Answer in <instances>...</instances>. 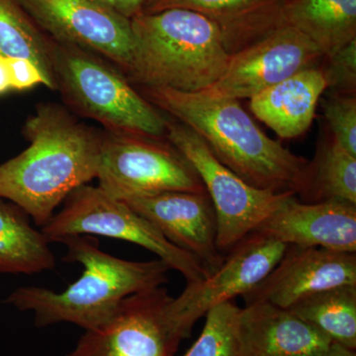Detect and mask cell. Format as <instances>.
<instances>
[{"instance_id": "obj_1", "label": "cell", "mask_w": 356, "mask_h": 356, "mask_svg": "<svg viewBox=\"0 0 356 356\" xmlns=\"http://www.w3.org/2000/svg\"><path fill=\"white\" fill-rule=\"evenodd\" d=\"M159 110L194 131L220 163L255 188L308 195L311 163L266 135L238 100L142 88Z\"/></svg>"}, {"instance_id": "obj_2", "label": "cell", "mask_w": 356, "mask_h": 356, "mask_svg": "<svg viewBox=\"0 0 356 356\" xmlns=\"http://www.w3.org/2000/svg\"><path fill=\"white\" fill-rule=\"evenodd\" d=\"M30 145L0 165V198L43 227L72 191L96 178L102 134L56 104H41L26 121Z\"/></svg>"}, {"instance_id": "obj_3", "label": "cell", "mask_w": 356, "mask_h": 356, "mask_svg": "<svg viewBox=\"0 0 356 356\" xmlns=\"http://www.w3.org/2000/svg\"><path fill=\"white\" fill-rule=\"evenodd\" d=\"M58 242L67 245L63 261L81 264L83 275L65 291L24 286L4 301L17 310L32 312L37 327L70 323L86 331L96 329L113 315L124 299L161 287L168 281L170 267L161 259H119L100 250L99 242L93 236H65Z\"/></svg>"}, {"instance_id": "obj_4", "label": "cell", "mask_w": 356, "mask_h": 356, "mask_svg": "<svg viewBox=\"0 0 356 356\" xmlns=\"http://www.w3.org/2000/svg\"><path fill=\"white\" fill-rule=\"evenodd\" d=\"M132 65L126 77L142 88L201 92L221 77L229 55L219 27L184 9L140 13L131 19Z\"/></svg>"}, {"instance_id": "obj_5", "label": "cell", "mask_w": 356, "mask_h": 356, "mask_svg": "<svg viewBox=\"0 0 356 356\" xmlns=\"http://www.w3.org/2000/svg\"><path fill=\"white\" fill-rule=\"evenodd\" d=\"M54 74L65 102L106 132L165 139L168 119L105 58L56 41Z\"/></svg>"}, {"instance_id": "obj_6", "label": "cell", "mask_w": 356, "mask_h": 356, "mask_svg": "<svg viewBox=\"0 0 356 356\" xmlns=\"http://www.w3.org/2000/svg\"><path fill=\"white\" fill-rule=\"evenodd\" d=\"M42 233L50 242L74 235L126 241L158 255L170 269L181 273L187 284L207 278L193 255L166 240L149 220L124 201L111 197L100 187L86 184L72 191L65 199L63 209L42 227Z\"/></svg>"}, {"instance_id": "obj_7", "label": "cell", "mask_w": 356, "mask_h": 356, "mask_svg": "<svg viewBox=\"0 0 356 356\" xmlns=\"http://www.w3.org/2000/svg\"><path fill=\"white\" fill-rule=\"evenodd\" d=\"M165 140L193 166L212 201L217 217V245L222 254L231 252L287 199L296 195L262 191L243 181L220 163L197 134L175 119L166 121Z\"/></svg>"}, {"instance_id": "obj_8", "label": "cell", "mask_w": 356, "mask_h": 356, "mask_svg": "<svg viewBox=\"0 0 356 356\" xmlns=\"http://www.w3.org/2000/svg\"><path fill=\"white\" fill-rule=\"evenodd\" d=\"M96 178L98 187L121 201L168 191L206 192L172 144L143 136L103 133Z\"/></svg>"}, {"instance_id": "obj_9", "label": "cell", "mask_w": 356, "mask_h": 356, "mask_svg": "<svg viewBox=\"0 0 356 356\" xmlns=\"http://www.w3.org/2000/svg\"><path fill=\"white\" fill-rule=\"evenodd\" d=\"M172 300L163 286L131 295L65 356H175L192 331L173 311Z\"/></svg>"}, {"instance_id": "obj_10", "label": "cell", "mask_w": 356, "mask_h": 356, "mask_svg": "<svg viewBox=\"0 0 356 356\" xmlns=\"http://www.w3.org/2000/svg\"><path fill=\"white\" fill-rule=\"evenodd\" d=\"M51 39L92 51L124 74L132 65L131 19L91 0H18Z\"/></svg>"}, {"instance_id": "obj_11", "label": "cell", "mask_w": 356, "mask_h": 356, "mask_svg": "<svg viewBox=\"0 0 356 356\" xmlns=\"http://www.w3.org/2000/svg\"><path fill=\"white\" fill-rule=\"evenodd\" d=\"M323 58L303 33L281 26L231 55L221 77L201 92L211 97L250 99L301 70L315 67Z\"/></svg>"}, {"instance_id": "obj_12", "label": "cell", "mask_w": 356, "mask_h": 356, "mask_svg": "<svg viewBox=\"0 0 356 356\" xmlns=\"http://www.w3.org/2000/svg\"><path fill=\"white\" fill-rule=\"evenodd\" d=\"M287 245L252 233L238 243L218 270L200 282L189 283L172 300V309L189 330L213 307L245 296L277 266Z\"/></svg>"}, {"instance_id": "obj_13", "label": "cell", "mask_w": 356, "mask_h": 356, "mask_svg": "<svg viewBox=\"0 0 356 356\" xmlns=\"http://www.w3.org/2000/svg\"><path fill=\"white\" fill-rule=\"evenodd\" d=\"M346 285H356V254L287 245L277 266L243 297L245 305L289 309L312 295Z\"/></svg>"}, {"instance_id": "obj_14", "label": "cell", "mask_w": 356, "mask_h": 356, "mask_svg": "<svg viewBox=\"0 0 356 356\" xmlns=\"http://www.w3.org/2000/svg\"><path fill=\"white\" fill-rule=\"evenodd\" d=\"M177 248L193 255L210 276L226 255L217 245V217L205 193L168 191L124 200Z\"/></svg>"}, {"instance_id": "obj_15", "label": "cell", "mask_w": 356, "mask_h": 356, "mask_svg": "<svg viewBox=\"0 0 356 356\" xmlns=\"http://www.w3.org/2000/svg\"><path fill=\"white\" fill-rule=\"evenodd\" d=\"M254 233L286 245L356 254V205L332 200L301 203L292 196Z\"/></svg>"}, {"instance_id": "obj_16", "label": "cell", "mask_w": 356, "mask_h": 356, "mask_svg": "<svg viewBox=\"0 0 356 356\" xmlns=\"http://www.w3.org/2000/svg\"><path fill=\"white\" fill-rule=\"evenodd\" d=\"M240 356H318L334 341L289 309L268 303L241 308Z\"/></svg>"}, {"instance_id": "obj_17", "label": "cell", "mask_w": 356, "mask_h": 356, "mask_svg": "<svg viewBox=\"0 0 356 356\" xmlns=\"http://www.w3.org/2000/svg\"><path fill=\"white\" fill-rule=\"evenodd\" d=\"M284 0H146L143 13L184 9L201 14L219 27L229 55L278 27Z\"/></svg>"}, {"instance_id": "obj_18", "label": "cell", "mask_w": 356, "mask_h": 356, "mask_svg": "<svg viewBox=\"0 0 356 356\" xmlns=\"http://www.w3.org/2000/svg\"><path fill=\"white\" fill-rule=\"evenodd\" d=\"M325 90L324 72L310 67L250 98V111L280 137L293 139L310 128Z\"/></svg>"}, {"instance_id": "obj_19", "label": "cell", "mask_w": 356, "mask_h": 356, "mask_svg": "<svg viewBox=\"0 0 356 356\" xmlns=\"http://www.w3.org/2000/svg\"><path fill=\"white\" fill-rule=\"evenodd\" d=\"M303 33L324 58L356 40V0H284L278 27Z\"/></svg>"}, {"instance_id": "obj_20", "label": "cell", "mask_w": 356, "mask_h": 356, "mask_svg": "<svg viewBox=\"0 0 356 356\" xmlns=\"http://www.w3.org/2000/svg\"><path fill=\"white\" fill-rule=\"evenodd\" d=\"M50 241L19 206L0 198V273L35 274L55 268Z\"/></svg>"}, {"instance_id": "obj_21", "label": "cell", "mask_w": 356, "mask_h": 356, "mask_svg": "<svg viewBox=\"0 0 356 356\" xmlns=\"http://www.w3.org/2000/svg\"><path fill=\"white\" fill-rule=\"evenodd\" d=\"M56 41L42 29L18 0H0V57L23 58L43 74L46 88L56 90Z\"/></svg>"}, {"instance_id": "obj_22", "label": "cell", "mask_w": 356, "mask_h": 356, "mask_svg": "<svg viewBox=\"0 0 356 356\" xmlns=\"http://www.w3.org/2000/svg\"><path fill=\"white\" fill-rule=\"evenodd\" d=\"M289 310L334 343L356 350V285L318 292Z\"/></svg>"}, {"instance_id": "obj_23", "label": "cell", "mask_w": 356, "mask_h": 356, "mask_svg": "<svg viewBox=\"0 0 356 356\" xmlns=\"http://www.w3.org/2000/svg\"><path fill=\"white\" fill-rule=\"evenodd\" d=\"M311 203L339 201L356 205V156L343 149L330 136L311 163L308 195Z\"/></svg>"}, {"instance_id": "obj_24", "label": "cell", "mask_w": 356, "mask_h": 356, "mask_svg": "<svg viewBox=\"0 0 356 356\" xmlns=\"http://www.w3.org/2000/svg\"><path fill=\"white\" fill-rule=\"evenodd\" d=\"M240 312L234 301L210 309L197 341L182 356H240Z\"/></svg>"}, {"instance_id": "obj_25", "label": "cell", "mask_w": 356, "mask_h": 356, "mask_svg": "<svg viewBox=\"0 0 356 356\" xmlns=\"http://www.w3.org/2000/svg\"><path fill=\"white\" fill-rule=\"evenodd\" d=\"M324 112L332 139L356 156L355 95H332L324 103Z\"/></svg>"}, {"instance_id": "obj_26", "label": "cell", "mask_w": 356, "mask_h": 356, "mask_svg": "<svg viewBox=\"0 0 356 356\" xmlns=\"http://www.w3.org/2000/svg\"><path fill=\"white\" fill-rule=\"evenodd\" d=\"M324 72L327 89L334 95H355L356 40L327 58Z\"/></svg>"}, {"instance_id": "obj_27", "label": "cell", "mask_w": 356, "mask_h": 356, "mask_svg": "<svg viewBox=\"0 0 356 356\" xmlns=\"http://www.w3.org/2000/svg\"><path fill=\"white\" fill-rule=\"evenodd\" d=\"M10 74L11 88L27 90L38 84L46 86L43 74L30 60L23 58H6Z\"/></svg>"}, {"instance_id": "obj_28", "label": "cell", "mask_w": 356, "mask_h": 356, "mask_svg": "<svg viewBox=\"0 0 356 356\" xmlns=\"http://www.w3.org/2000/svg\"><path fill=\"white\" fill-rule=\"evenodd\" d=\"M120 13L129 19L143 13L146 0H91Z\"/></svg>"}, {"instance_id": "obj_29", "label": "cell", "mask_w": 356, "mask_h": 356, "mask_svg": "<svg viewBox=\"0 0 356 356\" xmlns=\"http://www.w3.org/2000/svg\"><path fill=\"white\" fill-rule=\"evenodd\" d=\"M10 74L6 58L0 57V95H6L11 90Z\"/></svg>"}, {"instance_id": "obj_30", "label": "cell", "mask_w": 356, "mask_h": 356, "mask_svg": "<svg viewBox=\"0 0 356 356\" xmlns=\"http://www.w3.org/2000/svg\"><path fill=\"white\" fill-rule=\"evenodd\" d=\"M318 356H356L355 350H348L341 344L334 343L323 355Z\"/></svg>"}]
</instances>
